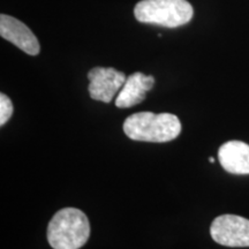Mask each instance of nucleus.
Segmentation results:
<instances>
[{"label":"nucleus","mask_w":249,"mask_h":249,"mask_svg":"<svg viewBox=\"0 0 249 249\" xmlns=\"http://www.w3.org/2000/svg\"><path fill=\"white\" fill-rule=\"evenodd\" d=\"M181 123L172 113L156 114L139 112L124 123V132L134 141L164 143L177 139L181 133Z\"/></svg>","instance_id":"1"},{"label":"nucleus","mask_w":249,"mask_h":249,"mask_svg":"<svg viewBox=\"0 0 249 249\" xmlns=\"http://www.w3.org/2000/svg\"><path fill=\"white\" fill-rule=\"evenodd\" d=\"M89 236L88 217L76 208L59 210L49 223L48 241L53 249H80Z\"/></svg>","instance_id":"2"},{"label":"nucleus","mask_w":249,"mask_h":249,"mask_svg":"<svg viewBox=\"0 0 249 249\" xmlns=\"http://www.w3.org/2000/svg\"><path fill=\"white\" fill-rule=\"evenodd\" d=\"M193 6L187 0H141L134 8L136 20L177 28L192 20Z\"/></svg>","instance_id":"3"},{"label":"nucleus","mask_w":249,"mask_h":249,"mask_svg":"<svg viewBox=\"0 0 249 249\" xmlns=\"http://www.w3.org/2000/svg\"><path fill=\"white\" fill-rule=\"evenodd\" d=\"M211 238L226 247H249V219L236 214H222L210 227Z\"/></svg>","instance_id":"4"},{"label":"nucleus","mask_w":249,"mask_h":249,"mask_svg":"<svg viewBox=\"0 0 249 249\" xmlns=\"http://www.w3.org/2000/svg\"><path fill=\"white\" fill-rule=\"evenodd\" d=\"M89 93L95 101L110 103L126 82V75L112 67H95L88 73Z\"/></svg>","instance_id":"5"},{"label":"nucleus","mask_w":249,"mask_h":249,"mask_svg":"<svg viewBox=\"0 0 249 249\" xmlns=\"http://www.w3.org/2000/svg\"><path fill=\"white\" fill-rule=\"evenodd\" d=\"M0 35L12 44L18 46L29 55H37L40 51L38 39L26 24L18 18L1 14L0 17Z\"/></svg>","instance_id":"6"},{"label":"nucleus","mask_w":249,"mask_h":249,"mask_svg":"<svg viewBox=\"0 0 249 249\" xmlns=\"http://www.w3.org/2000/svg\"><path fill=\"white\" fill-rule=\"evenodd\" d=\"M155 85V79L151 75L142 73H134L126 79V82L118 93L116 107L120 108L132 107L145 99V95Z\"/></svg>","instance_id":"7"},{"label":"nucleus","mask_w":249,"mask_h":249,"mask_svg":"<svg viewBox=\"0 0 249 249\" xmlns=\"http://www.w3.org/2000/svg\"><path fill=\"white\" fill-rule=\"evenodd\" d=\"M218 160L226 172L249 174V144L241 141H229L218 150Z\"/></svg>","instance_id":"8"},{"label":"nucleus","mask_w":249,"mask_h":249,"mask_svg":"<svg viewBox=\"0 0 249 249\" xmlns=\"http://www.w3.org/2000/svg\"><path fill=\"white\" fill-rule=\"evenodd\" d=\"M13 114V103L5 93L0 95V124H4L9 120Z\"/></svg>","instance_id":"9"},{"label":"nucleus","mask_w":249,"mask_h":249,"mask_svg":"<svg viewBox=\"0 0 249 249\" xmlns=\"http://www.w3.org/2000/svg\"><path fill=\"white\" fill-rule=\"evenodd\" d=\"M209 161H210V163H214V158L213 157H210L209 158Z\"/></svg>","instance_id":"10"}]
</instances>
